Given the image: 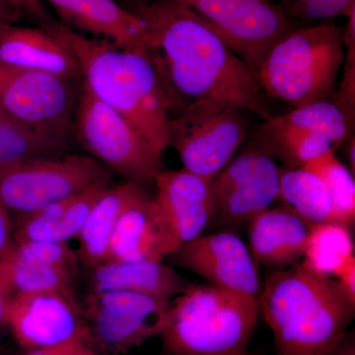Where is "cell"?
<instances>
[{
    "label": "cell",
    "mask_w": 355,
    "mask_h": 355,
    "mask_svg": "<svg viewBox=\"0 0 355 355\" xmlns=\"http://www.w3.org/2000/svg\"><path fill=\"white\" fill-rule=\"evenodd\" d=\"M87 270L89 291L135 292L171 301L191 284L163 261L108 260Z\"/></svg>",
    "instance_id": "cell-21"
},
{
    "label": "cell",
    "mask_w": 355,
    "mask_h": 355,
    "mask_svg": "<svg viewBox=\"0 0 355 355\" xmlns=\"http://www.w3.org/2000/svg\"><path fill=\"white\" fill-rule=\"evenodd\" d=\"M0 62L27 71L83 83L80 67L73 53L42 27L10 25L2 30Z\"/></svg>",
    "instance_id": "cell-18"
},
{
    "label": "cell",
    "mask_w": 355,
    "mask_h": 355,
    "mask_svg": "<svg viewBox=\"0 0 355 355\" xmlns=\"http://www.w3.org/2000/svg\"><path fill=\"white\" fill-rule=\"evenodd\" d=\"M171 301L135 292L89 291L81 308L89 343L110 354H125L164 330Z\"/></svg>",
    "instance_id": "cell-9"
},
{
    "label": "cell",
    "mask_w": 355,
    "mask_h": 355,
    "mask_svg": "<svg viewBox=\"0 0 355 355\" xmlns=\"http://www.w3.org/2000/svg\"><path fill=\"white\" fill-rule=\"evenodd\" d=\"M345 58V28L297 27L273 46L254 74L268 99L298 108L335 93Z\"/></svg>",
    "instance_id": "cell-5"
},
{
    "label": "cell",
    "mask_w": 355,
    "mask_h": 355,
    "mask_svg": "<svg viewBox=\"0 0 355 355\" xmlns=\"http://www.w3.org/2000/svg\"><path fill=\"white\" fill-rule=\"evenodd\" d=\"M179 247L155 198L147 193L121 216L110 242L108 260L163 261Z\"/></svg>",
    "instance_id": "cell-16"
},
{
    "label": "cell",
    "mask_w": 355,
    "mask_h": 355,
    "mask_svg": "<svg viewBox=\"0 0 355 355\" xmlns=\"http://www.w3.org/2000/svg\"><path fill=\"white\" fill-rule=\"evenodd\" d=\"M256 73L273 46L297 24L270 0H181Z\"/></svg>",
    "instance_id": "cell-10"
},
{
    "label": "cell",
    "mask_w": 355,
    "mask_h": 355,
    "mask_svg": "<svg viewBox=\"0 0 355 355\" xmlns=\"http://www.w3.org/2000/svg\"><path fill=\"white\" fill-rule=\"evenodd\" d=\"M354 257V244L349 226L336 221L311 225L301 261L303 265L313 272L335 277Z\"/></svg>",
    "instance_id": "cell-27"
},
{
    "label": "cell",
    "mask_w": 355,
    "mask_h": 355,
    "mask_svg": "<svg viewBox=\"0 0 355 355\" xmlns=\"http://www.w3.org/2000/svg\"><path fill=\"white\" fill-rule=\"evenodd\" d=\"M8 251L24 260L55 266L76 275L81 265L77 250L69 243L14 240Z\"/></svg>",
    "instance_id": "cell-30"
},
{
    "label": "cell",
    "mask_w": 355,
    "mask_h": 355,
    "mask_svg": "<svg viewBox=\"0 0 355 355\" xmlns=\"http://www.w3.org/2000/svg\"><path fill=\"white\" fill-rule=\"evenodd\" d=\"M257 142L263 153L279 159L289 169L302 168L313 159L335 149L324 135L280 125L272 116L259 128Z\"/></svg>",
    "instance_id": "cell-25"
},
{
    "label": "cell",
    "mask_w": 355,
    "mask_h": 355,
    "mask_svg": "<svg viewBox=\"0 0 355 355\" xmlns=\"http://www.w3.org/2000/svg\"><path fill=\"white\" fill-rule=\"evenodd\" d=\"M69 132L40 127L0 107V166L64 153Z\"/></svg>",
    "instance_id": "cell-23"
},
{
    "label": "cell",
    "mask_w": 355,
    "mask_h": 355,
    "mask_svg": "<svg viewBox=\"0 0 355 355\" xmlns=\"http://www.w3.org/2000/svg\"><path fill=\"white\" fill-rule=\"evenodd\" d=\"M244 355H259L258 354H256V352H246Z\"/></svg>",
    "instance_id": "cell-42"
},
{
    "label": "cell",
    "mask_w": 355,
    "mask_h": 355,
    "mask_svg": "<svg viewBox=\"0 0 355 355\" xmlns=\"http://www.w3.org/2000/svg\"><path fill=\"white\" fill-rule=\"evenodd\" d=\"M349 146H347V158H349V165H350V171H352V174L354 175L355 172V160H354V135L349 137Z\"/></svg>",
    "instance_id": "cell-40"
},
{
    "label": "cell",
    "mask_w": 355,
    "mask_h": 355,
    "mask_svg": "<svg viewBox=\"0 0 355 355\" xmlns=\"http://www.w3.org/2000/svg\"><path fill=\"white\" fill-rule=\"evenodd\" d=\"M41 27L73 53L88 90L164 153L169 147L170 112L176 106L150 55L108 40L89 38L51 18Z\"/></svg>",
    "instance_id": "cell-2"
},
{
    "label": "cell",
    "mask_w": 355,
    "mask_h": 355,
    "mask_svg": "<svg viewBox=\"0 0 355 355\" xmlns=\"http://www.w3.org/2000/svg\"><path fill=\"white\" fill-rule=\"evenodd\" d=\"M168 259L210 284L258 301L261 284L257 263L245 243L233 233L198 236Z\"/></svg>",
    "instance_id": "cell-14"
},
{
    "label": "cell",
    "mask_w": 355,
    "mask_h": 355,
    "mask_svg": "<svg viewBox=\"0 0 355 355\" xmlns=\"http://www.w3.org/2000/svg\"><path fill=\"white\" fill-rule=\"evenodd\" d=\"M110 186L111 179L105 180L73 197L31 214L14 216V240L60 243L76 240L93 205Z\"/></svg>",
    "instance_id": "cell-20"
},
{
    "label": "cell",
    "mask_w": 355,
    "mask_h": 355,
    "mask_svg": "<svg viewBox=\"0 0 355 355\" xmlns=\"http://www.w3.org/2000/svg\"><path fill=\"white\" fill-rule=\"evenodd\" d=\"M6 324L25 350L89 343L81 301L60 293L49 292L8 298Z\"/></svg>",
    "instance_id": "cell-13"
},
{
    "label": "cell",
    "mask_w": 355,
    "mask_h": 355,
    "mask_svg": "<svg viewBox=\"0 0 355 355\" xmlns=\"http://www.w3.org/2000/svg\"><path fill=\"white\" fill-rule=\"evenodd\" d=\"M248 224L250 252L257 265L280 270L303 258L311 224L291 207H270Z\"/></svg>",
    "instance_id": "cell-19"
},
{
    "label": "cell",
    "mask_w": 355,
    "mask_h": 355,
    "mask_svg": "<svg viewBox=\"0 0 355 355\" xmlns=\"http://www.w3.org/2000/svg\"><path fill=\"white\" fill-rule=\"evenodd\" d=\"M88 345V342H76L50 349L26 350L23 355H83Z\"/></svg>",
    "instance_id": "cell-36"
},
{
    "label": "cell",
    "mask_w": 355,
    "mask_h": 355,
    "mask_svg": "<svg viewBox=\"0 0 355 355\" xmlns=\"http://www.w3.org/2000/svg\"><path fill=\"white\" fill-rule=\"evenodd\" d=\"M123 6L146 26L148 55L176 109L184 98L214 100L272 118L256 74L190 6L181 0H125Z\"/></svg>",
    "instance_id": "cell-1"
},
{
    "label": "cell",
    "mask_w": 355,
    "mask_h": 355,
    "mask_svg": "<svg viewBox=\"0 0 355 355\" xmlns=\"http://www.w3.org/2000/svg\"><path fill=\"white\" fill-rule=\"evenodd\" d=\"M338 282L350 300L355 302V257L350 259L335 275Z\"/></svg>",
    "instance_id": "cell-35"
},
{
    "label": "cell",
    "mask_w": 355,
    "mask_h": 355,
    "mask_svg": "<svg viewBox=\"0 0 355 355\" xmlns=\"http://www.w3.org/2000/svg\"><path fill=\"white\" fill-rule=\"evenodd\" d=\"M154 196L180 246L202 235L216 217V200L209 180L188 170L161 171Z\"/></svg>",
    "instance_id": "cell-15"
},
{
    "label": "cell",
    "mask_w": 355,
    "mask_h": 355,
    "mask_svg": "<svg viewBox=\"0 0 355 355\" xmlns=\"http://www.w3.org/2000/svg\"><path fill=\"white\" fill-rule=\"evenodd\" d=\"M258 301L214 284H190L171 300L161 335L166 355H244Z\"/></svg>",
    "instance_id": "cell-4"
},
{
    "label": "cell",
    "mask_w": 355,
    "mask_h": 355,
    "mask_svg": "<svg viewBox=\"0 0 355 355\" xmlns=\"http://www.w3.org/2000/svg\"><path fill=\"white\" fill-rule=\"evenodd\" d=\"M354 10L355 0H291L286 12L302 21H315L349 16Z\"/></svg>",
    "instance_id": "cell-32"
},
{
    "label": "cell",
    "mask_w": 355,
    "mask_h": 355,
    "mask_svg": "<svg viewBox=\"0 0 355 355\" xmlns=\"http://www.w3.org/2000/svg\"><path fill=\"white\" fill-rule=\"evenodd\" d=\"M328 355H355L354 331H347L340 342Z\"/></svg>",
    "instance_id": "cell-38"
},
{
    "label": "cell",
    "mask_w": 355,
    "mask_h": 355,
    "mask_svg": "<svg viewBox=\"0 0 355 355\" xmlns=\"http://www.w3.org/2000/svg\"><path fill=\"white\" fill-rule=\"evenodd\" d=\"M258 305L279 355H328L355 314V302L336 279L301 261L266 277Z\"/></svg>",
    "instance_id": "cell-3"
},
{
    "label": "cell",
    "mask_w": 355,
    "mask_h": 355,
    "mask_svg": "<svg viewBox=\"0 0 355 355\" xmlns=\"http://www.w3.org/2000/svg\"><path fill=\"white\" fill-rule=\"evenodd\" d=\"M13 241L12 218L10 212L0 202V257L10 248Z\"/></svg>",
    "instance_id": "cell-34"
},
{
    "label": "cell",
    "mask_w": 355,
    "mask_h": 355,
    "mask_svg": "<svg viewBox=\"0 0 355 355\" xmlns=\"http://www.w3.org/2000/svg\"><path fill=\"white\" fill-rule=\"evenodd\" d=\"M7 1L19 10L23 16H30L39 21L41 24L51 18L46 13L42 0H7Z\"/></svg>",
    "instance_id": "cell-33"
},
{
    "label": "cell",
    "mask_w": 355,
    "mask_h": 355,
    "mask_svg": "<svg viewBox=\"0 0 355 355\" xmlns=\"http://www.w3.org/2000/svg\"><path fill=\"white\" fill-rule=\"evenodd\" d=\"M62 24L108 40L121 48L149 53L146 26L114 0H46Z\"/></svg>",
    "instance_id": "cell-17"
},
{
    "label": "cell",
    "mask_w": 355,
    "mask_h": 355,
    "mask_svg": "<svg viewBox=\"0 0 355 355\" xmlns=\"http://www.w3.org/2000/svg\"><path fill=\"white\" fill-rule=\"evenodd\" d=\"M146 193L142 184L125 181L110 186L98 198L76 239L77 254L86 270L108 260L110 242L121 216Z\"/></svg>",
    "instance_id": "cell-22"
},
{
    "label": "cell",
    "mask_w": 355,
    "mask_h": 355,
    "mask_svg": "<svg viewBox=\"0 0 355 355\" xmlns=\"http://www.w3.org/2000/svg\"><path fill=\"white\" fill-rule=\"evenodd\" d=\"M76 135L79 144L110 172L125 182L151 183L162 171V155L121 114L81 85L74 107Z\"/></svg>",
    "instance_id": "cell-6"
},
{
    "label": "cell",
    "mask_w": 355,
    "mask_h": 355,
    "mask_svg": "<svg viewBox=\"0 0 355 355\" xmlns=\"http://www.w3.org/2000/svg\"><path fill=\"white\" fill-rule=\"evenodd\" d=\"M302 168L323 181L330 196L334 221L350 227L355 220L354 175L336 157L335 149L313 159Z\"/></svg>",
    "instance_id": "cell-28"
},
{
    "label": "cell",
    "mask_w": 355,
    "mask_h": 355,
    "mask_svg": "<svg viewBox=\"0 0 355 355\" xmlns=\"http://www.w3.org/2000/svg\"><path fill=\"white\" fill-rule=\"evenodd\" d=\"M111 172L91 156L60 153L0 166V202L14 216L73 197Z\"/></svg>",
    "instance_id": "cell-7"
},
{
    "label": "cell",
    "mask_w": 355,
    "mask_h": 355,
    "mask_svg": "<svg viewBox=\"0 0 355 355\" xmlns=\"http://www.w3.org/2000/svg\"><path fill=\"white\" fill-rule=\"evenodd\" d=\"M272 118L286 127L303 128L323 135L328 137L335 149L352 137L354 128L342 110L329 100L298 107Z\"/></svg>",
    "instance_id": "cell-29"
},
{
    "label": "cell",
    "mask_w": 355,
    "mask_h": 355,
    "mask_svg": "<svg viewBox=\"0 0 355 355\" xmlns=\"http://www.w3.org/2000/svg\"><path fill=\"white\" fill-rule=\"evenodd\" d=\"M81 85L0 62V107L40 127L69 132Z\"/></svg>",
    "instance_id": "cell-12"
},
{
    "label": "cell",
    "mask_w": 355,
    "mask_h": 355,
    "mask_svg": "<svg viewBox=\"0 0 355 355\" xmlns=\"http://www.w3.org/2000/svg\"><path fill=\"white\" fill-rule=\"evenodd\" d=\"M7 295L0 284V328L6 324Z\"/></svg>",
    "instance_id": "cell-39"
},
{
    "label": "cell",
    "mask_w": 355,
    "mask_h": 355,
    "mask_svg": "<svg viewBox=\"0 0 355 355\" xmlns=\"http://www.w3.org/2000/svg\"><path fill=\"white\" fill-rule=\"evenodd\" d=\"M345 74L340 87L333 93L335 104L347 116L350 125L354 123V83H355V14L349 16V22L345 28ZM331 95V96H333Z\"/></svg>",
    "instance_id": "cell-31"
},
{
    "label": "cell",
    "mask_w": 355,
    "mask_h": 355,
    "mask_svg": "<svg viewBox=\"0 0 355 355\" xmlns=\"http://www.w3.org/2000/svg\"><path fill=\"white\" fill-rule=\"evenodd\" d=\"M83 355H100L98 354L97 350L94 349V347H91V345H88L86 347V349L84 350Z\"/></svg>",
    "instance_id": "cell-41"
},
{
    "label": "cell",
    "mask_w": 355,
    "mask_h": 355,
    "mask_svg": "<svg viewBox=\"0 0 355 355\" xmlns=\"http://www.w3.org/2000/svg\"><path fill=\"white\" fill-rule=\"evenodd\" d=\"M279 200L311 225L334 221L330 196L323 181L304 168L280 169Z\"/></svg>",
    "instance_id": "cell-26"
},
{
    "label": "cell",
    "mask_w": 355,
    "mask_h": 355,
    "mask_svg": "<svg viewBox=\"0 0 355 355\" xmlns=\"http://www.w3.org/2000/svg\"><path fill=\"white\" fill-rule=\"evenodd\" d=\"M76 277L55 266L24 260L8 250L0 257V284L7 298L51 292L80 301L77 295Z\"/></svg>",
    "instance_id": "cell-24"
},
{
    "label": "cell",
    "mask_w": 355,
    "mask_h": 355,
    "mask_svg": "<svg viewBox=\"0 0 355 355\" xmlns=\"http://www.w3.org/2000/svg\"><path fill=\"white\" fill-rule=\"evenodd\" d=\"M216 217L223 224L249 222L279 200L280 168L260 147L232 159L210 182Z\"/></svg>",
    "instance_id": "cell-11"
},
{
    "label": "cell",
    "mask_w": 355,
    "mask_h": 355,
    "mask_svg": "<svg viewBox=\"0 0 355 355\" xmlns=\"http://www.w3.org/2000/svg\"><path fill=\"white\" fill-rule=\"evenodd\" d=\"M248 125L244 110L229 103L198 100L170 118L169 146L179 154L184 169L212 181L232 160Z\"/></svg>",
    "instance_id": "cell-8"
},
{
    "label": "cell",
    "mask_w": 355,
    "mask_h": 355,
    "mask_svg": "<svg viewBox=\"0 0 355 355\" xmlns=\"http://www.w3.org/2000/svg\"><path fill=\"white\" fill-rule=\"evenodd\" d=\"M22 16L23 14L7 0H0V32L8 26L14 25Z\"/></svg>",
    "instance_id": "cell-37"
}]
</instances>
